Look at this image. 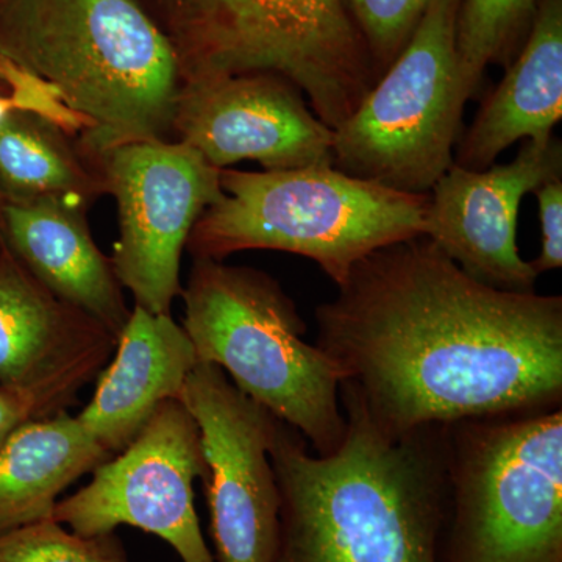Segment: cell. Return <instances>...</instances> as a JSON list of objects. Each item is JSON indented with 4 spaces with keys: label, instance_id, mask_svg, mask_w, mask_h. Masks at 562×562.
I'll return each mask as SVG.
<instances>
[{
    "label": "cell",
    "instance_id": "cell-19",
    "mask_svg": "<svg viewBox=\"0 0 562 562\" xmlns=\"http://www.w3.org/2000/svg\"><path fill=\"white\" fill-rule=\"evenodd\" d=\"M65 133L18 113L0 128V192L5 201L61 198L85 203L105 191L102 176L87 169Z\"/></svg>",
    "mask_w": 562,
    "mask_h": 562
},
{
    "label": "cell",
    "instance_id": "cell-8",
    "mask_svg": "<svg viewBox=\"0 0 562 562\" xmlns=\"http://www.w3.org/2000/svg\"><path fill=\"white\" fill-rule=\"evenodd\" d=\"M461 0H435L406 46L333 139V168L430 194L454 161L472 92L457 49Z\"/></svg>",
    "mask_w": 562,
    "mask_h": 562
},
{
    "label": "cell",
    "instance_id": "cell-16",
    "mask_svg": "<svg viewBox=\"0 0 562 562\" xmlns=\"http://www.w3.org/2000/svg\"><path fill=\"white\" fill-rule=\"evenodd\" d=\"M116 336L40 283L13 251L0 260V384H35L106 358Z\"/></svg>",
    "mask_w": 562,
    "mask_h": 562
},
{
    "label": "cell",
    "instance_id": "cell-17",
    "mask_svg": "<svg viewBox=\"0 0 562 562\" xmlns=\"http://www.w3.org/2000/svg\"><path fill=\"white\" fill-rule=\"evenodd\" d=\"M562 117V0H539L522 52L458 140L454 161L495 165L517 140L553 135Z\"/></svg>",
    "mask_w": 562,
    "mask_h": 562
},
{
    "label": "cell",
    "instance_id": "cell-27",
    "mask_svg": "<svg viewBox=\"0 0 562 562\" xmlns=\"http://www.w3.org/2000/svg\"><path fill=\"white\" fill-rule=\"evenodd\" d=\"M3 203H5V199H3L2 192H0V225H2Z\"/></svg>",
    "mask_w": 562,
    "mask_h": 562
},
{
    "label": "cell",
    "instance_id": "cell-9",
    "mask_svg": "<svg viewBox=\"0 0 562 562\" xmlns=\"http://www.w3.org/2000/svg\"><path fill=\"white\" fill-rule=\"evenodd\" d=\"M98 157L120 214V239L110 258L114 273L135 305L171 314L192 228L224 198L222 169L180 140H131Z\"/></svg>",
    "mask_w": 562,
    "mask_h": 562
},
{
    "label": "cell",
    "instance_id": "cell-13",
    "mask_svg": "<svg viewBox=\"0 0 562 562\" xmlns=\"http://www.w3.org/2000/svg\"><path fill=\"white\" fill-rule=\"evenodd\" d=\"M554 177H562V143L554 135L522 140L513 161L484 171L453 162L430 191L424 236L475 280L535 291L539 276L517 249V216L525 195Z\"/></svg>",
    "mask_w": 562,
    "mask_h": 562
},
{
    "label": "cell",
    "instance_id": "cell-22",
    "mask_svg": "<svg viewBox=\"0 0 562 562\" xmlns=\"http://www.w3.org/2000/svg\"><path fill=\"white\" fill-rule=\"evenodd\" d=\"M106 362V358L81 362L46 382L18 386L0 384V449L27 422L66 412L77 401L79 392L102 372Z\"/></svg>",
    "mask_w": 562,
    "mask_h": 562
},
{
    "label": "cell",
    "instance_id": "cell-4",
    "mask_svg": "<svg viewBox=\"0 0 562 562\" xmlns=\"http://www.w3.org/2000/svg\"><path fill=\"white\" fill-rule=\"evenodd\" d=\"M183 325L199 362L231 375L244 395L301 432L316 454L346 436L342 373L316 344L279 281L257 269L195 258L180 292Z\"/></svg>",
    "mask_w": 562,
    "mask_h": 562
},
{
    "label": "cell",
    "instance_id": "cell-26",
    "mask_svg": "<svg viewBox=\"0 0 562 562\" xmlns=\"http://www.w3.org/2000/svg\"><path fill=\"white\" fill-rule=\"evenodd\" d=\"M13 113V103H11L9 95L0 94V128L3 127V124Z\"/></svg>",
    "mask_w": 562,
    "mask_h": 562
},
{
    "label": "cell",
    "instance_id": "cell-3",
    "mask_svg": "<svg viewBox=\"0 0 562 562\" xmlns=\"http://www.w3.org/2000/svg\"><path fill=\"white\" fill-rule=\"evenodd\" d=\"M0 55L91 121V154L172 131L179 54L136 0H0Z\"/></svg>",
    "mask_w": 562,
    "mask_h": 562
},
{
    "label": "cell",
    "instance_id": "cell-5",
    "mask_svg": "<svg viewBox=\"0 0 562 562\" xmlns=\"http://www.w3.org/2000/svg\"><path fill=\"white\" fill-rule=\"evenodd\" d=\"M224 198L192 228L194 258L280 250L316 262L344 283L372 251L424 236L430 194L391 190L331 165L265 172H221Z\"/></svg>",
    "mask_w": 562,
    "mask_h": 562
},
{
    "label": "cell",
    "instance_id": "cell-7",
    "mask_svg": "<svg viewBox=\"0 0 562 562\" xmlns=\"http://www.w3.org/2000/svg\"><path fill=\"white\" fill-rule=\"evenodd\" d=\"M176 49L181 81L286 77L333 131L379 80L344 0H184Z\"/></svg>",
    "mask_w": 562,
    "mask_h": 562
},
{
    "label": "cell",
    "instance_id": "cell-24",
    "mask_svg": "<svg viewBox=\"0 0 562 562\" xmlns=\"http://www.w3.org/2000/svg\"><path fill=\"white\" fill-rule=\"evenodd\" d=\"M0 85L9 88L10 101L18 113L54 125L65 135H85L92 131L90 120L70 109L61 91L52 81L0 55Z\"/></svg>",
    "mask_w": 562,
    "mask_h": 562
},
{
    "label": "cell",
    "instance_id": "cell-15",
    "mask_svg": "<svg viewBox=\"0 0 562 562\" xmlns=\"http://www.w3.org/2000/svg\"><path fill=\"white\" fill-rule=\"evenodd\" d=\"M83 210L85 203L61 198L5 201L2 228L14 257L43 286L117 338L131 312Z\"/></svg>",
    "mask_w": 562,
    "mask_h": 562
},
{
    "label": "cell",
    "instance_id": "cell-18",
    "mask_svg": "<svg viewBox=\"0 0 562 562\" xmlns=\"http://www.w3.org/2000/svg\"><path fill=\"white\" fill-rule=\"evenodd\" d=\"M110 458L68 409L22 425L0 449V535L52 519L63 492Z\"/></svg>",
    "mask_w": 562,
    "mask_h": 562
},
{
    "label": "cell",
    "instance_id": "cell-25",
    "mask_svg": "<svg viewBox=\"0 0 562 562\" xmlns=\"http://www.w3.org/2000/svg\"><path fill=\"white\" fill-rule=\"evenodd\" d=\"M541 221V251L531 261L538 276L562 266V177L547 180L535 191Z\"/></svg>",
    "mask_w": 562,
    "mask_h": 562
},
{
    "label": "cell",
    "instance_id": "cell-23",
    "mask_svg": "<svg viewBox=\"0 0 562 562\" xmlns=\"http://www.w3.org/2000/svg\"><path fill=\"white\" fill-rule=\"evenodd\" d=\"M432 2L435 0H344L368 46L379 79L412 38Z\"/></svg>",
    "mask_w": 562,
    "mask_h": 562
},
{
    "label": "cell",
    "instance_id": "cell-20",
    "mask_svg": "<svg viewBox=\"0 0 562 562\" xmlns=\"http://www.w3.org/2000/svg\"><path fill=\"white\" fill-rule=\"evenodd\" d=\"M538 0H461L457 49L472 95L490 65L509 61L517 41L535 20Z\"/></svg>",
    "mask_w": 562,
    "mask_h": 562
},
{
    "label": "cell",
    "instance_id": "cell-12",
    "mask_svg": "<svg viewBox=\"0 0 562 562\" xmlns=\"http://www.w3.org/2000/svg\"><path fill=\"white\" fill-rule=\"evenodd\" d=\"M172 131L217 169L243 160L258 161L265 171L333 166V128L279 74L181 81Z\"/></svg>",
    "mask_w": 562,
    "mask_h": 562
},
{
    "label": "cell",
    "instance_id": "cell-14",
    "mask_svg": "<svg viewBox=\"0 0 562 562\" xmlns=\"http://www.w3.org/2000/svg\"><path fill=\"white\" fill-rule=\"evenodd\" d=\"M198 364L190 336L171 314L135 305L117 336L113 361L99 373L94 395L77 419L106 452L120 453L161 403L179 401Z\"/></svg>",
    "mask_w": 562,
    "mask_h": 562
},
{
    "label": "cell",
    "instance_id": "cell-11",
    "mask_svg": "<svg viewBox=\"0 0 562 562\" xmlns=\"http://www.w3.org/2000/svg\"><path fill=\"white\" fill-rule=\"evenodd\" d=\"M179 401L201 432L216 562H277L280 491L271 449L280 420L214 364L199 362Z\"/></svg>",
    "mask_w": 562,
    "mask_h": 562
},
{
    "label": "cell",
    "instance_id": "cell-2",
    "mask_svg": "<svg viewBox=\"0 0 562 562\" xmlns=\"http://www.w3.org/2000/svg\"><path fill=\"white\" fill-rule=\"evenodd\" d=\"M346 436L308 452L280 420L271 449L280 491L277 562H441L449 517L447 425L384 430L342 386Z\"/></svg>",
    "mask_w": 562,
    "mask_h": 562
},
{
    "label": "cell",
    "instance_id": "cell-21",
    "mask_svg": "<svg viewBox=\"0 0 562 562\" xmlns=\"http://www.w3.org/2000/svg\"><path fill=\"white\" fill-rule=\"evenodd\" d=\"M0 562H131L114 532L81 536L46 519L2 532Z\"/></svg>",
    "mask_w": 562,
    "mask_h": 562
},
{
    "label": "cell",
    "instance_id": "cell-6",
    "mask_svg": "<svg viewBox=\"0 0 562 562\" xmlns=\"http://www.w3.org/2000/svg\"><path fill=\"white\" fill-rule=\"evenodd\" d=\"M441 562H562V408L447 425Z\"/></svg>",
    "mask_w": 562,
    "mask_h": 562
},
{
    "label": "cell",
    "instance_id": "cell-10",
    "mask_svg": "<svg viewBox=\"0 0 562 562\" xmlns=\"http://www.w3.org/2000/svg\"><path fill=\"white\" fill-rule=\"evenodd\" d=\"M203 473L198 424L171 398L116 458L92 471L87 486L58 501L52 520L81 536L128 525L168 542L181 562H216L195 512L194 483Z\"/></svg>",
    "mask_w": 562,
    "mask_h": 562
},
{
    "label": "cell",
    "instance_id": "cell-1",
    "mask_svg": "<svg viewBox=\"0 0 562 562\" xmlns=\"http://www.w3.org/2000/svg\"><path fill=\"white\" fill-rule=\"evenodd\" d=\"M316 322L342 386L392 435L561 405V295L490 286L427 236L358 261Z\"/></svg>",
    "mask_w": 562,
    "mask_h": 562
}]
</instances>
